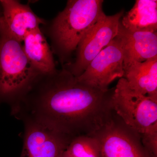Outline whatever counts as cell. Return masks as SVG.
Wrapping results in <instances>:
<instances>
[{
	"instance_id": "obj_1",
	"label": "cell",
	"mask_w": 157,
	"mask_h": 157,
	"mask_svg": "<svg viewBox=\"0 0 157 157\" xmlns=\"http://www.w3.org/2000/svg\"><path fill=\"white\" fill-rule=\"evenodd\" d=\"M114 90H102L84 84L62 67L39 74L11 106V114L20 120L35 121L72 137L91 136L113 115Z\"/></svg>"
},
{
	"instance_id": "obj_5",
	"label": "cell",
	"mask_w": 157,
	"mask_h": 157,
	"mask_svg": "<svg viewBox=\"0 0 157 157\" xmlns=\"http://www.w3.org/2000/svg\"><path fill=\"white\" fill-rule=\"evenodd\" d=\"M124 10L106 16L98 21L81 39L75 51L74 61L62 66L76 77L84 72L90 62L117 36Z\"/></svg>"
},
{
	"instance_id": "obj_10",
	"label": "cell",
	"mask_w": 157,
	"mask_h": 157,
	"mask_svg": "<svg viewBox=\"0 0 157 157\" xmlns=\"http://www.w3.org/2000/svg\"><path fill=\"white\" fill-rule=\"evenodd\" d=\"M117 36L122 45L124 67L132 62H144L157 57V32L128 31L120 21Z\"/></svg>"
},
{
	"instance_id": "obj_8",
	"label": "cell",
	"mask_w": 157,
	"mask_h": 157,
	"mask_svg": "<svg viewBox=\"0 0 157 157\" xmlns=\"http://www.w3.org/2000/svg\"><path fill=\"white\" fill-rule=\"evenodd\" d=\"M24 134L20 157H62L73 137L29 119L22 121Z\"/></svg>"
},
{
	"instance_id": "obj_16",
	"label": "cell",
	"mask_w": 157,
	"mask_h": 157,
	"mask_svg": "<svg viewBox=\"0 0 157 157\" xmlns=\"http://www.w3.org/2000/svg\"><path fill=\"white\" fill-rule=\"evenodd\" d=\"M74 157L72 155H70V153L68 152L67 151H66L65 152L64 154L63 155V157Z\"/></svg>"
},
{
	"instance_id": "obj_2",
	"label": "cell",
	"mask_w": 157,
	"mask_h": 157,
	"mask_svg": "<svg viewBox=\"0 0 157 157\" xmlns=\"http://www.w3.org/2000/svg\"><path fill=\"white\" fill-rule=\"evenodd\" d=\"M103 3V0H69L64 9L48 24L51 48L62 66L71 63L80 40L106 16Z\"/></svg>"
},
{
	"instance_id": "obj_14",
	"label": "cell",
	"mask_w": 157,
	"mask_h": 157,
	"mask_svg": "<svg viewBox=\"0 0 157 157\" xmlns=\"http://www.w3.org/2000/svg\"><path fill=\"white\" fill-rule=\"evenodd\" d=\"M67 151L74 157H101L100 144L95 137L89 135L73 137Z\"/></svg>"
},
{
	"instance_id": "obj_9",
	"label": "cell",
	"mask_w": 157,
	"mask_h": 157,
	"mask_svg": "<svg viewBox=\"0 0 157 157\" xmlns=\"http://www.w3.org/2000/svg\"><path fill=\"white\" fill-rule=\"evenodd\" d=\"M2 19L14 39L22 42L29 32L40 28L46 21L35 14L28 5L16 0H0Z\"/></svg>"
},
{
	"instance_id": "obj_11",
	"label": "cell",
	"mask_w": 157,
	"mask_h": 157,
	"mask_svg": "<svg viewBox=\"0 0 157 157\" xmlns=\"http://www.w3.org/2000/svg\"><path fill=\"white\" fill-rule=\"evenodd\" d=\"M123 78L135 91L157 100V57L124 66Z\"/></svg>"
},
{
	"instance_id": "obj_7",
	"label": "cell",
	"mask_w": 157,
	"mask_h": 157,
	"mask_svg": "<svg viewBox=\"0 0 157 157\" xmlns=\"http://www.w3.org/2000/svg\"><path fill=\"white\" fill-rule=\"evenodd\" d=\"M122 45L117 36L90 62L83 73L76 77L80 82L106 90L113 81L124 75Z\"/></svg>"
},
{
	"instance_id": "obj_17",
	"label": "cell",
	"mask_w": 157,
	"mask_h": 157,
	"mask_svg": "<svg viewBox=\"0 0 157 157\" xmlns=\"http://www.w3.org/2000/svg\"><path fill=\"white\" fill-rule=\"evenodd\" d=\"M2 16V9H1V6H0V20H1V17Z\"/></svg>"
},
{
	"instance_id": "obj_12",
	"label": "cell",
	"mask_w": 157,
	"mask_h": 157,
	"mask_svg": "<svg viewBox=\"0 0 157 157\" xmlns=\"http://www.w3.org/2000/svg\"><path fill=\"white\" fill-rule=\"evenodd\" d=\"M22 43L28 59L39 73L45 74L56 70L53 52L40 28L28 33Z\"/></svg>"
},
{
	"instance_id": "obj_3",
	"label": "cell",
	"mask_w": 157,
	"mask_h": 157,
	"mask_svg": "<svg viewBox=\"0 0 157 157\" xmlns=\"http://www.w3.org/2000/svg\"><path fill=\"white\" fill-rule=\"evenodd\" d=\"M40 73L31 64L22 42L10 35L0 20V104L11 107Z\"/></svg>"
},
{
	"instance_id": "obj_13",
	"label": "cell",
	"mask_w": 157,
	"mask_h": 157,
	"mask_svg": "<svg viewBox=\"0 0 157 157\" xmlns=\"http://www.w3.org/2000/svg\"><path fill=\"white\" fill-rule=\"evenodd\" d=\"M120 23L132 32H157V1L137 0L132 9L124 13Z\"/></svg>"
},
{
	"instance_id": "obj_6",
	"label": "cell",
	"mask_w": 157,
	"mask_h": 157,
	"mask_svg": "<svg viewBox=\"0 0 157 157\" xmlns=\"http://www.w3.org/2000/svg\"><path fill=\"white\" fill-rule=\"evenodd\" d=\"M91 136L100 144L101 157H152L143 146L140 134L114 111L110 121Z\"/></svg>"
},
{
	"instance_id": "obj_4",
	"label": "cell",
	"mask_w": 157,
	"mask_h": 157,
	"mask_svg": "<svg viewBox=\"0 0 157 157\" xmlns=\"http://www.w3.org/2000/svg\"><path fill=\"white\" fill-rule=\"evenodd\" d=\"M112 105L116 114L140 135L157 130V100L135 91L124 78L114 87Z\"/></svg>"
},
{
	"instance_id": "obj_15",
	"label": "cell",
	"mask_w": 157,
	"mask_h": 157,
	"mask_svg": "<svg viewBox=\"0 0 157 157\" xmlns=\"http://www.w3.org/2000/svg\"><path fill=\"white\" fill-rule=\"evenodd\" d=\"M141 142L152 157H157V130L140 135Z\"/></svg>"
}]
</instances>
